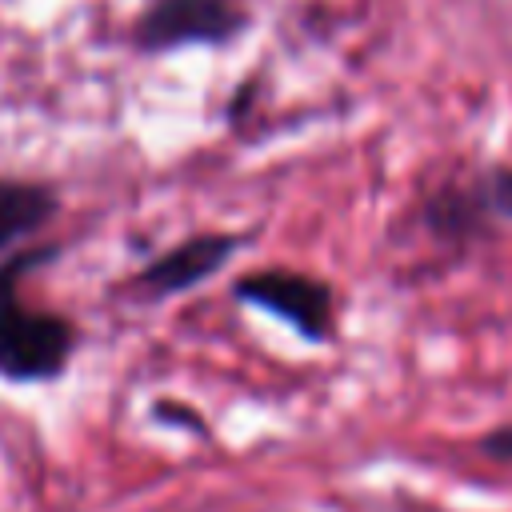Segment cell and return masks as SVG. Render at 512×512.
<instances>
[{"mask_svg":"<svg viewBox=\"0 0 512 512\" xmlns=\"http://www.w3.org/2000/svg\"><path fill=\"white\" fill-rule=\"evenodd\" d=\"M484 204L488 212H500V216H512V172H496L484 188Z\"/></svg>","mask_w":512,"mask_h":512,"instance_id":"obj_6","label":"cell"},{"mask_svg":"<svg viewBox=\"0 0 512 512\" xmlns=\"http://www.w3.org/2000/svg\"><path fill=\"white\" fill-rule=\"evenodd\" d=\"M236 296L252 308L272 312L276 320L292 324L304 340H328L332 336V288L324 280H312L304 272H284V268H268L260 276H248L236 284Z\"/></svg>","mask_w":512,"mask_h":512,"instance_id":"obj_2","label":"cell"},{"mask_svg":"<svg viewBox=\"0 0 512 512\" xmlns=\"http://www.w3.org/2000/svg\"><path fill=\"white\" fill-rule=\"evenodd\" d=\"M244 28L232 0H152L136 24V44L148 52L180 44H224Z\"/></svg>","mask_w":512,"mask_h":512,"instance_id":"obj_3","label":"cell"},{"mask_svg":"<svg viewBox=\"0 0 512 512\" xmlns=\"http://www.w3.org/2000/svg\"><path fill=\"white\" fill-rule=\"evenodd\" d=\"M240 248V236H192L184 244H176L172 252H164L160 260H152L144 272H140V284L156 296H172V292H184L200 280H208L224 260H232V252Z\"/></svg>","mask_w":512,"mask_h":512,"instance_id":"obj_4","label":"cell"},{"mask_svg":"<svg viewBox=\"0 0 512 512\" xmlns=\"http://www.w3.org/2000/svg\"><path fill=\"white\" fill-rule=\"evenodd\" d=\"M52 216V192L36 184H8L0 180V248L28 236Z\"/></svg>","mask_w":512,"mask_h":512,"instance_id":"obj_5","label":"cell"},{"mask_svg":"<svg viewBox=\"0 0 512 512\" xmlns=\"http://www.w3.org/2000/svg\"><path fill=\"white\" fill-rule=\"evenodd\" d=\"M484 448H488L492 456H500V460H512V428H500L496 436H488Z\"/></svg>","mask_w":512,"mask_h":512,"instance_id":"obj_7","label":"cell"},{"mask_svg":"<svg viewBox=\"0 0 512 512\" xmlns=\"http://www.w3.org/2000/svg\"><path fill=\"white\" fill-rule=\"evenodd\" d=\"M44 256L48 252H28L0 268V372L12 380H48L72 352V324L52 312H28L16 296L24 268Z\"/></svg>","mask_w":512,"mask_h":512,"instance_id":"obj_1","label":"cell"}]
</instances>
